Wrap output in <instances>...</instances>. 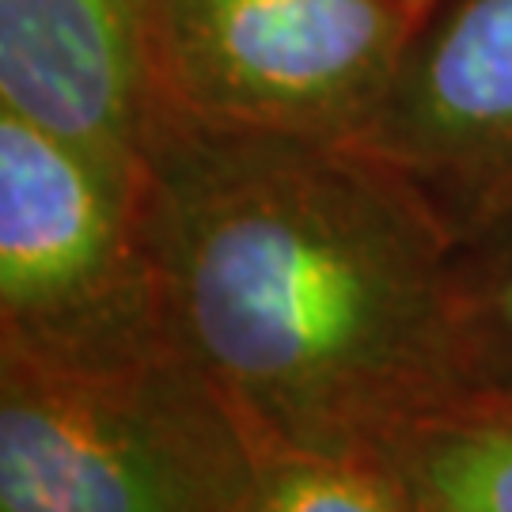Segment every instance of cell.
Segmentation results:
<instances>
[{
	"instance_id": "cell-1",
	"label": "cell",
	"mask_w": 512,
	"mask_h": 512,
	"mask_svg": "<svg viewBox=\"0 0 512 512\" xmlns=\"http://www.w3.org/2000/svg\"><path fill=\"white\" fill-rule=\"evenodd\" d=\"M141 232L171 346L274 452L365 463L471 391L452 228L357 141L152 114Z\"/></svg>"
},
{
	"instance_id": "cell-2",
	"label": "cell",
	"mask_w": 512,
	"mask_h": 512,
	"mask_svg": "<svg viewBox=\"0 0 512 512\" xmlns=\"http://www.w3.org/2000/svg\"><path fill=\"white\" fill-rule=\"evenodd\" d=\"M270 456L179 349L118 372L0 353V512H228Z\"/></svg>"
},
{
	"instance_id": "cell-3",
	"label": "cell",
	"mask_w": 512,
	"mask_h": 512,
	"mask_svg": "<svg viewBox=\"0 0 512 512\" xmlns=\"http://www.w3.org/2000/svg\"><path fill=\"white\" fill-rule=\"evenodd\" d=\"M0 353L118 372L175 353L141 183L0 107Z\"/></svg>"
},
{
	"instance_id": "cell-4",
	"label": "cell",
	"mask_w": 512,
	"mask_h": 512,
	"mask_svg": "<svg viewBox=\"0 0 512 512\" xmlns=\"http://www.w3.org/2000/svg\"><path fill=\"white\" fill-rule=\"evenodd\" d=\"M421 16L410 0H145L148 110L357 141Z\"/></svg>"
},
{
	"instance_id": "cell-5",
	"label": "cell",
	"mask_w": 512,
	"mask_h": 512,
	"mask_svg": "<svg viewBox=\"0 0 512 512\" xmlns=\"http://www.w3.org/2000/svg\"><path fill=\"white\" fill-rule=\"evenodd\" d=\"M429 198L452 239L512 205V0H437L357 137Z\"/></svg>"
},
{
	"instance_id": "cell-6",
	"label": "cell",
	"mask_w": 512,
	"mask_h": 512,
	"mask_svg": "<svg viewBox=\"0 0 512 512\" xmlns=\"http://www.w3.org/2000/svg\"><path fill=\"white\" fill-rule=\"evenodd\" d=\"M0 107L141 183L145 0H0Z\"/></svg>"
},
{
	"instance_id": "cell-7",
	"label": "cell",
	"mask_w": 512,
	"mask_h": 512,
	"mask_svg": "<svg viewBox=\"0 0 512 512\" xmlns=\"http://www.w3.org/2000/svg\"><path fill=\"white\" fill-rule=\"evenodd\" d=\"M403 512H512V391H463L365 459Z\"/></svg>"
},
{
	"instance_id": "cell-8",
	"label": "cell",
	"mask_w": 512,
	"mask_h": 512,
	"mask_svg": "<svg viewBox=\"0 0 512 512\" xmlns=\"http://www.w3.org/2000/svg\"><path fill=\"white\" fill-rule=\"evenodd\" d=\"M452 323L471 391H512V205L452 239Z\"/></svg>"
},
{
	"instance_id": "cell-9",
	"label": "cell",
	"mask_w": 512,
	"mask_h": 512,
	"mask_svg": "<svg viewBox=\"0 0 512 512\" xmlns=\"http://www.w3.org/2000/svg\"><path fill=\"white\" fill-rule=\"evenodd\" d=\"M228 512H403L365 463L274 452Z\"/></svg>"
},
{
	"instance_id": "cell-10",
	"label": "cell",
	"mask_w": 512,
	"mask_h": 512,
	"mask_svg": "<svg viewBox=\"0 0 512 512\" xmlns=\"http://www.w3.org/2000/svg\"><path fill=\"white\" fill-rule=\"evenodd\" d=\"M410 4H418L421 12H429V8H433V4H437V0H410Z\"/></svg>"
}]
</instances>
